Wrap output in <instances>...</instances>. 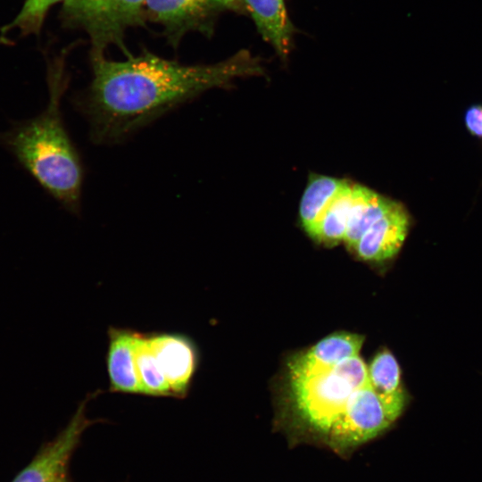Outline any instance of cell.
I'll use <instances>...</instances> for the list:
<instances>
[{
	"instance_id": "1",
	"label": "cell",
	"mask_w": 482,
	"mask_h": 482,
	"mask_svg": "<svg viewBox=\"0 0 482 482\" xmlns=\"http://www.w3.org/2000/svg\"><path fill=\"white\" fill-rule=\"evenodd\" d=\"M92 80L77 100L96 144L121 142L166 112L238 78L262 75L247 50L211 64H183L149 51L113 61L90 55Z\"/></svg>"
},
{
	"instance_id": "2",
	"label": "cell",
	"mask_w": 482,
	"mask_h": 482,
	"mask_svg": "<svg viewBox=\"0 0 482 482\" xmlns=\"http://www.w3.org/2000/svg\"><path fill=\"white\" fill-rule=\"evenodd\" d=\"M364 337L338 331L291 355L281 401L292 421L337 450L373 439L394 421L371 387Z\"/></svg>"
},
{
	"instance_id": "3",
	"label": "cell",
	"mask_w": 482,
	"mask_h": 482,
	"mask_svg": "<svg viewBox=\"0 0 482 482\" xmlns=\"http://www.w3.org/2000/svg\"><path fill=\"white\" fill-rule=\"evenodd\" d=\"M67 50L48 65L49 100L33 119L0 133V143L62 207L79 214L84 170L79 153L64 126L62 97L68 86Z\"/></svg>"
},
{
	"instance_id": "4",
	"label": "cell",
	"mask_w": 482,
	"mask_h": 482,
	"mask_svg": "<svg viewBox=\"0 0 482 482\" xmlns=\"http://www.w3.org/2000/svg\"><path fill=\"white\" fill-rule=\"evenodd\" d=\"M145 0H65L62 18L89 37L90 55H103L116 46L129 55L124 37L129 29L145 22Z\"/></svg>"
},
{
	"instance_id": "5",
	"label": "cell",
	"mask_w": 482,
	"mask_h": 482,
	"mask_svg": "<svg viewBox=\"0 0 482 482\" xmlns=\"http://www.w3.org/2000/svg\"><path fill=\"white\" fill-rule=\"evenodd\" d=\"M245 11L240 0H145V14L163 29L167 41L177 47L185 35L211 36L218 14Z\"/></svg>"
},
{
	"instance_id": "6",
	"label": "cell",
	"mask_w": 482,
	"mask_h": 482,
	"mask_svg": "<svg viewBox=\"0 0 482 482\" xmlns=\"http://www.w3.org/2000/svg\"><path fill=\"white\" fill-rule=\"evenodd\" d=\"M98 393L99 391L88 394L80 402L64 429L54 440L44 445L12 482H58L66 476L70 457L80 441L82 434L96 421L87 417L86 409L87 403Z\"/></svg>"
},
{
	"instance_id": "7",
	"label": "cell",
	"mask_w": 482,
	"mask_h": 482,
	"mask_svg": "<svg viewBox=\"0 0 482 482\" xmlns=\"http://www.w3.org/2000/svg\"><path fill=\"white\" fill-rule=\"evenodd\" d=\"M147 334L155 362L170 386L172 397H187L200 365L196 342L181 332Z\"/></svg>"
},
{
	"instance_id": "8",
	"label": "cell",
	"mask_w": 482,
	"mask_h": 482,
	"mask_svg": "<svg viewBox=\"0 0 482 482\" xmlns=\"http://www.w3.org/2000/svg\"><path fill=\"white\" fill-rule=\"evenodd\" d=\"M411 225L405 206L393 200L387 209L368 228L352 251L362 260L384 262L395 257Z\"/></svg>"
},
{
	"instance_id": "9",
	"label": "cell",
	"mask_w": 482,
	"mask_h": 482,
	"mask_svg": "<svg viewBox=\"0 0 482 482\" xmlns=\"http://www.w3.org/2000/svg\"><path fill=\"white\" fill-rule=\"evenodd\" d=\"M137 330L129 328L109 327L108 346L105 355L112 393L140 395L136 368Z\"/></svg>"
},
{
	"instance_id": "10",
	"label": "cell",
	"mask_w": 482,
	"mask_h": 482,
	"mask_svg": "<svg viewBox=\"0 0 482 482\" xmlns=\"http://www.w3.org/2000/svg\"><path fill=\"white\" fill-rule=\"evenodd\" d=\"M368 375L372 389L395 422L408 402L396 358L389 350L378 351L368 363Z\"/></svg>"
},
{
	"instance_id": "11",
	"label": "cell",
	"mask_w": 482,
	"mask_h": 482,
	"mask_svg": "<svg viewBox=\"0 0 482 482\" xmlns=\"http://www.w3.org/2000/svg\"><path fill=\"white\" fill-rule=\"evenodd\" d=\"M249 12L262 37L277 54L287 57L294 28L287 15L285 0H240Z\"/></svg>"
},
{
	"instance_id": "12",
	"label": "cell",
	"mask_w": 482,
	"mask_h": 482,
	"mask_svg": "<svg viewBox=\"0 0 482 482\" xmlns=\"http://www.w3.org/2000/svg\"><path fill=\"white\" fill-rule=\"evenodd\" d=\"M346 182L345 179L321 175L309 180L299 205L300 220L309 236Z\"/></svg>"
},
{
	"instance_id": "13",
	"label": "cell",
	"mask_w": 482,
	"mask_h": 482,
	"mask_svg": "<svg viewBox=\"0 0 482 482\" xmlns=\"http://www.w3.org/2000/svg\"><path fill=\"white\" fill-rule=\"evenodd\" d=\"M393 199L363 186L354 185L353 202L344 243L353 250L368 228L387 209Z\"/></svg>"
},
{
	"instance_id": "14",
	"label": "cell",
	"mask_w": 482,
	"mask_h": 482,
	"mask_svg": "<svg viewBox=\"0 0 482 482\" xmlns=\"http://www.w3.org/2000/svg\"><path fill=\"white\" fill-rule=\"evenodd\" d=\"M353 187L354 184L346 182L325 211L311 237L330 245L344 241L353 202Z\"/></svg>"
},
{
	"instance_id": "15",
	"label": "cell",
	"mask_w": 482,
	"mask_h": 482,
	"mask_svg": "<svg viewBox=\"0 0 482 482\" xmlns=\"http://www.w3.org/2000/svg\"><path fill=\"white\" fill-rule=\"evenodd\" d=\"M136 368L140 395L154 397H172L170 386L155 362L148 334L140 331L136 344Z\"/></svg>"
},
{
	"instance_id": "16",
	"label": "cell",
	"mask_w": 482,
	"mask_h": 482,
	"mask_svg": "<svg viewBox=\"0 0 482 482\" xmlns=\"http://www.w3.org/2000/svg\"><path fill=\"white\" fill-rule=\"evenodd\" d=\"M65 0H25L21 11L3 33L18 29L21 35L38 34L49 9Z\"/></svg>"
},
{
	"instance_id": "17",
	"label": "cell",
	"mask_w": 482,
	"mask_h": 482,
	"mask_svg": "<svg viewBox=\"0 0 482 482\" xmlns=\"http://www.w3.org/2000/svg\"><path fill=\"white\" fill-rule=\"evenodd\" d=\"M464 124L471 136L482 139V104H473L467 108Z\"/></svg>"
},
{
	"instance_id": "18",
	"label": "cell",
	"mask_w": 482,
	"mask_h": 482,
	"mask_svg": "<svg viewBox=\"0 0 482 482\" xmlns=\"http://www.w3.org/2000/svg\"><path fill=\"white\" fill-rule=\"evenodd\" d=\"M58 482H68L67 477L66 476L62 477Z\"/></svg>"
}]
</instances>
